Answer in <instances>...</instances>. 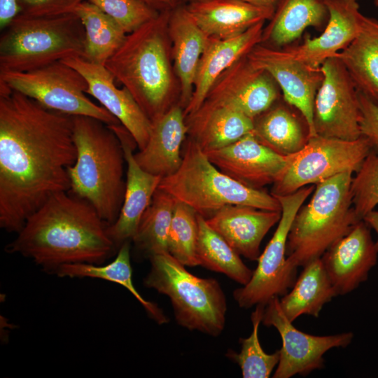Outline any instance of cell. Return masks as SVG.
<instances>
[{"instance_id":"cell-37","label":"cell","mask_w":378,"mask_h":378,"mask_svg":"<svg viewBox=\"0 0 378 378\" xmlns=\"http://www.w3.org/2000/svg\"><path fill=\"white\" fill-rule=\"evenodd\" d=\"M352 204L359 220L378 204V152L368 155L351 183Z\"/></svg>"},{"instance_id":"cell-6","label":"cell","mask_w":378,"mask_h":378,"mask_svg":"<svg viewBox=\"0 0 378 378\" xmlns=\"http://www.w3.org/2000/svg\"><path fill=\"white\" fill-rule=\"evenodd\" d=\"M158 188L188 205L205 219L230 204L281 211L275 196L244 186L220 172L188 137L184 142L180 167L173 174L162 178Z\"/></svg>"},{"instance_id":"cell-2","label":"cell","mask_w":378,"mask_h":378,"mask_svg":"<svg viewBox=\"0 0 378 378\" xmlns=\"http://www.w3.org/2000/svg\"><path fill=\"white\" fill-rule=\"evenodd\" d=\"M108 226L89 202L60 192L29 217L6 251L51 273L66 264L102 265L118 250Z\"/></svg>"},{"instance_id":"cell-17","label":"cell","mask_w":378,"mask_h":378,"mask_svg":"<svg viewBox=\"0 0 378 378\" xmlns=\"http://www.w3.org/2000/svg\"><path fill=\"white\" fill-rule=\"evenodd\" d=\"M61 61L83 76L88 85L86 93L114 115L132 135L139 150L143 149L149 140L152 122L130 92L124 87L120 89L115 85V78L104 65L80 57Z\"/></svg>"},{"instance_id":"cell-24","label":"cell","mask_w":378,"mask_h":378,"mask_svg":"<svg viewBox=\"0 0 378 378\" xmlns=\"http://www.w3.org/2000/svg\"><path fill=\"white\" fill-rule=\"evenodd\" d=\"M187 135L183 108L177 104L152 122L148 144L134 158L148 173L162 178L172 175L182 163L181 151Z\"/></svg>"},{"instance_id":"cell-10","label":"cell","mask_w":378,"mask_h":378,"mask_svg":"<svg viewBox=\"0 0 378 378\" xmlns=\"http://www.w3.org/2000/svg\"><path fill=\"white\" fill-rule=\"evenodd\" d=\"M314 190V185H310L288 195L275 196L281 207L278 226L260 253L250 281L233 292L241 308L266 305L272 299L285 295L295 284L298 268L290 265L286 256L288 234L295 215Z\"/></svg>"},{"instance_id":"cell-3","label":"cell","mask_w":378,"mask_h":378,"mask_svg":"<svg viewBox=\"0 0 378 378\" xmlns=\"http://www.w3.org/2000/svg\"><path fill=\"white\" fill-rule=\"evenodd\" d=\"M170 12H160L127 34L104 64L152 122L178 104L180 99V85L172 64Z\"/></svg>"},{"instance_id":"cell-43","label":"cell","mask_w":378,"mask_h":378,"mask_svg":"<svg viewBox=\"0 0 378 378\" xmlns=\"http://www.w3.org/2000/svg\"><path fill=\"white\" fill-rule=\"evenodd\" d=\"M363 220L377 233V238L374 241V244L378 253V211L373 210L370 211L364 217Z\"/></svg>"},{"instance_id":"cell-33","label":"cell","mask_w":378,"mask_h":378,"mask_svg":"<svg viewBox=\"0 0 378 378\" xmlns=\"http://www.w3.org/2000/svg\"><path fill=\"white\" fill-rule=\"evenodd\" d=\"M197 220L196 254L200 265L223 274L242 286L246 285L253 270L244 263L240 255L209 226L203 216L197 214Z\"/></svg>"},{"instance_id":"cell-22","label":"cell","mask_w":378,"mask_h":378,"mask_svg":"<svg viewBox=\"0 0 378 378\" xmlns=\"http://www.w3.org/2000/svg\"><path fill=\"white\" fill-rule=\"evenodd\" d=\"M265 22L228 38L209 37L197 70L191 99L183 109L185 118L194 113L204 102L218 77L262 41Z\"/></svg>"},{"instance_id":"cell-1","label":"cell","mask_w":378,"mask_h":378,"mask_svg":"<svg viewBox=\"0 0 378 378\" xmlns=\"http://www.w3.org/2000/svg\"><path fill=\"white\" fill-rule=\"evenodd\" d=\"M73 115L0 83V227L18 233L52 195L70 190Z\"/></svg>"},{"instance_id":"cell-46","label":"cell","mask_w":378,"mask_h":378,"mask_svg":"<svg viewBox=\"0 0 378 378\" xmlns=\"http://www.w3.org/2000/svg\"><path fill=\"white\" fill-rule=\"evenodd\" d=\"M374 4L376 6H378V0H374Z\"/></svg>"},{"instance_id":"cell-27","label":"cell","mask_w":378,"mask_h":378,"mask_svg":"<svg viewBox=\"0 0 378 378\" xmlns=\"http://www.w3.org/2000/svg\"><path fill=\"white\" fill-rule=\"evenodd\" d=\"M326 0H279L260 44L284 48L309 27L323 31L329 19Z\"/></svg>"},{"instance_id":"cell-30","label":"cell","mask_w":378,"mask_h":378,"mask_svg":"<svg viewBox=\"0 0 378 378\" xmlns=\"http://www.w3.org/2000/svg\"><path fill=\"white\" fill-rule=\"evenodd\" d=\"M337 296L321 258L304 266L290 289L279 299L280 308L293 322L302 315L318 317L323 306Z\"/></svg>"},{"instance_id":"cell-8","label":"cell","mask_w":378,"mask_h":378,"mask_svg":"<svg viewBox=\"0 0 378 378\" xmlns=\"http://www.w3.org/2000/svg\"><path fill=\"white\" fill-rule=\"evenodd\" d=\"M149 260L150 269L144 284L169 298L178 324L212 337L220 335L227 307L218 281L192 274L169 253Z\"/></svg>"},{"instance_id":"cell-44","label":"cell","mask_w":378,"mask_h":378,"mask_svg":"<svg viewBox=\"0 0 378 378\" xmlns=\"http://www.w3.org/2000/svg\"><path fill=\"white\" fill-rule=\"evenodd\" d=\"M244 1L248 3H250L251 4L258 6L273 8L274 10L279 1V0H244Z\"/></svg>"},{"instance_id":"cell-39","label":"cell","mask_w":378,"mask_h":378,"mask_svg":"<svg viewBox=\"0 0 378 378\" xmlns=\"http://www.w3.org/2000/svg\"><path fill=\"white\" fill-rule=\"evenodd\" d=\"M88 0H18L20 14L32 17H52L74 13Z\"/></svg>"},{"instance_id":"cell-45","label":"cell","mask_w":378,"mask_h":378,"mask_svg":"<svg viewBox=\"0 0 378 378\" xmlns=\"http://www.w3.org/2000/svg\"><path fill=\"white\" fill-rule=\"evenodd\" d=\"M181 4H187L190 2L194 1L195 0H179Z\"/></svg>"},{"instance_id":"cell-26","label":"cell","mask_w":378,"mask_h":378,"mask_svg":"<svg viewBox=\"0 0 378 378\" xmlns=\"http://www.w3.org/2000/svg\"><path fill=\"white\" fill-rule=\"evenodd\" d=\"M253 121L235 109L205 103L186 118L188 138L204 152L225 147L252 132Z\"/></svg>"},{"instance_id":"cell-18","label":"cell","mask_w":378,"mask_h":378,"mask_svg":"<svg viewBox=\"0 0 378 378\" xmlns=\"http://www.w3.org/2000/svg\"><path fill=\"white\" fill-rule=\"evenodd\" d=\"M122 146L126 161V188L122 206L116 220L107 232L116 248L132 241L141 218L151 203L162 178L144 170L136 161L133 151L137 147L130 132L121 124L109 125Z\"/></svg>"},{"instance_id":"cell-38","label":"cell","mask_w":378,"mask_h":378,"mask_svg":"<svg viewBox=\"0 0 378 378\" xmlns=\"http://www.w3.org/2000/svg\"><path fill=\"white\" fill-rule=\"evenodd\" d=\"M115 20L127 34L156 17L160 12L142 0H88Z\"/></svg>"},{"instance_id":"cell-25","label":"cell","mask_w":378,"mask_h":378,"mask_svg":"<svg viewBox=\"0 0 378 378\" xmlns=\"http://www.w3.org/2000/svg\"><path fill=\"white\" fill-rule=\"evenodd\" d=\"M186 6L201 29L209 36L228 38L251 27L270 20L274 9L244 0H195Z\"/></svg>"},{"instance_id":"cell-31","label":"cell","mask_w":378,"mask_h":378,"mask_svg":"<svg viewBox=\"0 0 378 378\" xmlns=\"http://www.w3.org/2000/svg\"><path fill=\"white\" fill-rule=\"evenodd\" d=\"M55 274L60 277L96 278L119 284L134 295L148 316L159 325L167 323L169 321L155 303L146 300L134 287L130 262V241L121 245L114 260L108 264H66L59 267Z\"/></svg>"},{"instance_id":"cell-9","label":"cell","mask_w":378,"mask_h":378,"mask_svg":"<svg viewBox=\"0 0 378 378\" xmlns=\"http://www.w3.org/2000/svg\"><path fill=\"white\" fill-rule=\"evenodd\" d=\"M0 83L48 108L94 118L108 125L121 124L104 107L87 97L85 78L62 61L29 71H0Z\"/></svg>"},{"instance_id":"cell-42","label":"cell","mask_w":378,"mask_h":378,"mask_svg":"<svg viewBox=\"0 0 378 378\" xmlns=\"http://www.w3.org/2000/svg\"><path fill=\"white\" fill-rule=\"evenodd\" d=\"M158 12L172 10L181 4L179 0H142Z\"/></svg>"},{"instance_id":"cell-4","label":"cell","mask_w":378,"mask_h":378,"mask_svg":"<svg viewBox=\"0 0 378 378\" xmlns=\"http://www.w3.org/2000/svg\"><path fill=\"white\" fill-rule=\"evenodd\" d=\"M75 163L67 170L74 195L89 202L108 225L118 218L124 201L125 153L113 130L85 115H73Z\"/></svg>"},{"instance_id":"cell-32","label":"cell","mask_w":378,"mask_h":378,"mask_svg":"<svg viewBox=\"0 0 378 378\" xmlns=\"http://www.w3.org/2000/svg\"><path fill=\"white\" fill-rule=\"evenodd\" d=\"M74 13L79 17L85 29L83 58L104 65L122 45L127 34L115 20L88 1L80 4Z\"/></svg>"},{"instance_id":"cell-20","label":"cell","mask_w":378,"mask_h":378,"mask_svg":"<svg viewBox=\"0 0 378 378\" xmlns=\"http://www.w3.org/2000/svg\"><path fill=\"white\" fill-rule=\"evenodd\" d=\"M328 21L321 34L306 37L300 45L284 48L290 55L308 65L320 67L328 58L346 48L358 34L363 14L358 0H326Z\"/></svg>"},{"instance_id":"cell-23","label":"cell","mask_w":378,"mask_h":378,"mask_svg":"<svg viewBox=\"0 0 378 378\" xmlns=\"http://www.w3.org/2000/svg\"><path fill=\"white\" fill-rule=\"evenodd\" d=\"M168 32L173 66L180 85L178 104L184 109L191 99L200 60L209 37L197 25L184 4L171 10Z\"/></svg>"},{"instance_id":"cell-40","label":"cell","mask_w":378,"mask_h":378,"mask_svg":"<svg viewBox=\"0 0 378 378\" xmlns=\"http://www.w3.org/2000/svg\"><path fill=\"white\" fill-rule=\"evenodd\" d=\"M361 136L367 138L372 149L378 152V106L368 97L358 92Z\"/></svg>"},{"instance_id":"cell-28","label":"cell","mask_w":378,"mask_h":378,"mask_svg":"<svg viewBox=\"0 0 378 378\" xmlns=\"http://www.w3.org/2000/svg\"><path fill=\"white\" fill-rule=\"evenodd\" d=\"M281 98L254 119L252 134L276 153L290 155L307 144L309 129L302 114Z\"/></svg>"},{"instance_id":"cell-21","label":"cell","mask_w":378,"mask_h":378,"mask_svg":"<svg viewBox=\"0 0 378 378\" xmlns=\"http://www.w3.org/2000/svg\"><path fill=\"white\" fill-rule=\"evenodd\" d=\"M281 216V211L230 204L206 220L240 255L258 260L263 238Z\"/></svg>"},{"instance_id":"cell-35","label":"cell","mask_w":378,"mask_h":378,"mask_svg":"<svg viewBox=\"0 0 378 378\" xmlns=\"http://www.w3.org/2000/svg\"><path fill=\"white\" fill-rule=\"evenodd\" d=\"M265 307L264 304L255 306L251 316L252 332L249 337L240 339L241 348L239 354L232 351L227 354L239 365L244 378H268L279 360V350L273 354H267L259 341L258 329Z\"/></svg>"},{"instance_id":"cell-16","label":"cell","mask_w":378,"mask_h":378,"mask_svg":"<svg viewBox=\"0 0 378 378\" xmlns=\"http://www.w3.org/2000/svg\"><path fill=\"white\" fill-rule=\"evenodd\" d=\"M204 153L220 172L242 185L257 190L277 181L292 157L281 155L265 146L252 132L225 147Z\"/></svg>"},{"instance_id":"cell-15","label":"cell","mask_w":378,"mask_h":378,"mask_svg":"<svg viewBox=\"0 0 378 378\" xmlns=\"http://www.w3.org/2000/svg\"><path fill=\"white\" fill-rule=\"evenodd\" d=\"M256 67L267 71L275 80L282 98L304 118L310 137L316 136L313 111L315 97L323 75L320 67H314L294 58L284 48L256 45L247 55Z\"/></svg>"},{"instance_id":"cell-19","label":"cell","mask_w":378,"mask_h":378,"mask_svg":"<svg viewBox=\"0 0 378 378\" xmlns=\"http://www.w3.org/2000/svg\"><path fill=\"white\" fill-rule=\"evenodd\" d=\"M377 255L370 227L363 220L333 244L321 258L337 295H346L365 281Z\"/></svg>"},{"instance_id":"cell-41","label":"cell","mask_w":378,"mask_h":378,"mask_svg":"<svg viewBox=\"0 0 378 378\" xmlns=\"http://www.w3.org/2000/svg\"><path fill=\"white\" fill-rule=\"evenodd\" d=\"M19 13L18 0H0L1 30H3Z\"/></svg>"},{"instance_id":"cell-14","label":"cell","mask_w":378,"mask_h":378,"mask_svg":"<svg viewBox=\"0 0 378 378\" xmlns=\"http://www.w3.org/2000/svg\"><path fill=\"white\" fill-rule=\"evenodd\" d=\"M281 92L273 77L246 55L218 77L203 103L230 107L254 120L281 97Z\"/></svg>"},{"instance_id":"cell-34","label":"cell","mask_w":378,"mask_h":378,"mask_svg":"<svg viewBox=\"0 0 378 378\" xmlns=\"http://www.w3.org/2000/svg\"><path fill=\"white\" fill-rule=\"evenodd\" d=\"M176 202L170 194L158 188L141 218L132 241L148 258L169 253V234Z\"/></svg>"},{"instance_id":"cell-13","label":"cell","mask_w":378,"mask_h":378,"mask_svg":"<svg viewBox=\"0 0 378 378\" xmlns=\"http://www.w3.org/2000/svg\"><path fill=\"white\" fill-rule=\"evenodd\" d=\"M262 323L273 326L279 332L282 346L274 378L305 376L324 368L323 355L330 349L346 347L351 344V332L318 336L297 329L282 312L279 298H274L265 305Z\"/></svg>"},{"instance_id":"cell-29","label":"cell","mask_w":378,"mask_h":378,"mask_svg":"<svg viewBox=\"0 0 378 378\" xmlns=\"http://www.w3.org/2000/svg\"><path fill=\"white\" fill-rule=\"evenodd\" d=\"M338 57L358 92L378 106V20L363 15L360 29Z\"/></svg>"},{"instance_id":"cell-5","label":"cell","mask_w":378,"mask_h":378,"mask_svg":"<svg viewBox=\"0 0 378 378\" xmlns=\"http://www.w3.org/2000/svg\"><path fill=\"white\" fill-rule=\"evenodd\" d=\"M352 172L340 174L316 185L307 204L293 221L287 241V261L303 267L321 256L359 221L351 192Z\"/></svg>"},{"instance_id":"cell-7","label":"cell","mask_w":378,"mask_h":378,"mask_svg":"<svg viewBox=\"0 0 378 378\" xmlns=\"http://www.w3.org/2000/svg\"><path fill=\"white\" fill-rule=\"evenodd\" d=\"M85 48L84 27L76 13L52 17L19 13L1 30L0 71H29L83 57Z\"/></svg>"},{"instance_id":"cell-11","label":"cell","mask_w":378,"mask_h":378,"mask_svg":"<svg viewBox=\"0 0 378 378\" xmlns=\"http://www.w3.org/2000/svg\"><path fill=\"white\" fill-rule=\"evenodd\" d=\"M372 150L363 136L352 141L311 136L301 150L292 155L285 172L272 184L271 194L288 195L342 173L356 172Z\"/></svg>"},{"instance_id":"cell-36","label":"cell","mask_w":378,"mask_h":378,"mask_svg":"<svg viewBox=\"0 0 378 378\" xmlns=\"http://www.w3.org/2000/svg\"><path fill=\"white\" fill-rule=\"evenodd\" d=\"M198 230L196 211L177 201L169 230L168 252L185 266L200 265L196 254Z\"/></svg>"},{"instance_id":"cell-12","label":"cell","mask_w":378,"mask_h":378,"mask_svg":"<svg viewBox=\"0 0 378 378\" xmlns=\"http://www.w3.org/2000/svg\"><path fill=\"white\" fill-rule=\"evenodd\" d=\"M323 78L314 100L313 123L316 135L343 140L361 136L358 90L337 56L321 66Z\"/></svg>"}]
</instances>
